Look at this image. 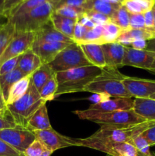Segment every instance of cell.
<instances>
[{
    "mask_svg": "<svg viewBox=\"0 0 155 156\" xmlns=\"http://www.w3.org/2000/svg\"><path fill=\"white\" fill-rule=\"evenodd\" d=\"M106 1L109 2V3L115 5H122L124 0H106Z\"/></svg>",
    "mask_w": 155,
    "mask_h": 156,
    "instance_id": "obj_54",
    "label": "cell"
},
{
    "mask_svg": "<svg viewBox=\"0 0 155 156\" xmlns=\"http://www.w3.org/2000/svg\"><path fill=\"white\" fill-rule=\"evenodd\" d=\"M155 0H124L122 5L129 14H144L151 10Z\"/></svg>",
    "mask_w": 155,
    "mask_h": 156,
    "instance_id": "obj_28",
    "label": "cell"
},
{
    "mask_svg": "<svg viewBox=\"0 0 155 156\" xmlns=\"http://www.w3.org/2000/svg\"><path fill=\"white\" fill-rule=\"evenodd\" d=\"M122 82L132 98H148L155 94V80L126 76Z\"/></svg>",
    "mask_w": 155,
    "mask_h": 156,
    "instance_id": "obj_12",
    "label": "cell"
},
{
    "mask_svg": "<svg viewBox=\"0 0 155 156\" xmlns=\"http://www.w3.org/2000/svg\"><path fill=\"white\" fill-rule=\"evenodd\" d=\"M0 156H24L0 139Z\"/></svg>",
    "mask_w": 155,
    "mask_h": 156,
    "instance_id": "obj_42",
    "label": "cell"
},
{
    "mask_svg": "<svg viewBox=\"0 0 155 156\" xmlns=\"http://www.w3.org/2000/svg\"><path fill=\"white\" fill-rule=\"evenodd\" d=\"M36 140H39L46 149L54 152L58 149L75 146L74 140L56 132L53 128L44 130L33 131Z\"/></svg>",
    "mask_w": 155,
    "mask_h": 156,
    "instance_id": "obj_11",
    "label": "cell"
},
{
    "mask_svg": "<svg viewBox=\"0 0 155 156\" xmlns=\"http://www.w3.org/2000/svg\"><path fill=\"white\" fill-rule=\"evenodd\" d=\"M24 1H25V0H5L4 15L5 17V19L7 15H9L14 9H15L18 5H20Z\"/></svg>",
    "mask_w": 155,
    "mask_h": 156,
    "instance_id": "obj_44",
    "label": "cell"
},
{
    "mask_svg": "<svg viewBox=\"0 0 155 156\" xmlns=\"http://www.w3.org/2000/svg\"><path fill=\"white\" fill-rule=\"evenodd\" d=\"M153 53L147 50H135L131 47H125L123 66H132L148 70L153 62Z\"/></svg>",
    "mask_w": 155,
    "mask_h": 156,
    "instance_id": "obj_13",
    "label": "cell"
},
{
    "mask_svg": "<svg viewBox=\"0 0 155 156\" xmlns=\"http://www.w3.org/2000/svg\"><path fill=\"white\" fill-rule=\"evenodd\" d=\"M30 79H31V75L27 76L24 78L21 79L18 82H17L9 91V97H8L6 104L7 105H12L14 102L18 101L20 98L22 97L26 92L30 85Z\"/></svg>",
    "mask_w": 155,
    "mask_h": 156,
    "instance_id": "obj_26",
    "label": "cell"
},
{
    "mask_svg": "<svg viewBox=\"0 0 155 156\" xmlns=\"http://www.w3.org/2000/svg\"><path fill=\"white\" fill-rule=\"evenodd\" d=\"M19 56L12 58V59L3 62L0 66V76H3L5 74H7V73L13 71L14 69H15L17 68L18 60H19Z\"/></svg>",
    "mask_w": 155,
    "mask_h": 156,
    "instance_id": "obj_40",
    "label": "cell"
},
{
    "mask_svg": "<svg viewBox=\"0 0 155 156\" xmlns=\"http://www.w3.org/2000/svg\"><path fill=\"white\" fill-rule=\"evenodd\" d=\"M15 25L6 20L5 22L0 23V58L15 34Z\"/></svg>",
    "mask_w": 155,
    "mask_h": 156,
    "instance_id": "obj_27",
    "label": "cell"
},
{
    "mask_svg": "<svg viewBox=\"0 0 155 156\" xmlns=\"http://www.w3.org/2000/svg\"><path fill=\"white\" fill-rule=\"evenodd\" d=\"M152 10H153V28L148 29V30H150V31L153 34V35H154V38H155V9H153V8Z\"/></svg>",
    "mask_w": 155,
    "mask_h": 156,
    "instance_id": "obj_55",
    "label": "cell"
},
{
    "mask_svg": "<svg viewBox=\"0 0 155 156\" xmlns=\"http://www.w3.org/2000/svg\"><path fill=\"white\" fill-rule=\"evenodd\" d=\"M15 126H17V125L12 120H9V119L0 118V130L8 129V128H13Z\"/></svg>",
    "mask_w": 155,
    "mask_h": 156,
    "instance_id": "obj_50",
    "label": "cell"
},
{
    "mask_svg": "<svg viewBox=\"0 0 155 156\" xmlns=\"http://www.w3.org/2000/svg\"><path fill=\"white\" fill-rule=\"evenodd\" d=\"M121 5H115L109 3L106 0H88L83 9L85 12L87 11H94L103 14L110 18L119 9Z\"/></svg>",
    "mask_w": 155,
    "mask_h": 156,
    "instance_id": "obj_23",
    "label": "cell"
},
{
    "mask_svg": "<svg viewBox=\"0 0 155 156\" xmlns=\"http://www.w3.org/2000/svg\"><path fill=\"white\" fill-rule=\"evenodd\" d=\"M104 55L106 67L112 69L123 67L122 61L125 54V47L117 42L101 44Z\"/></svg>",
    "mask_w": 155,
    "mask_h": 156,
    "instance_id": "obj_16",
    "label": "cell"
},
{
    "mask_svg": "<svg viewBox=\"0 0 155 156\" xmlns=\"http://www.w3.org/2000/svg\"><path fill=\"white\" fill-rule=\"evenodd\" d=\"M69 44V43L33 42L31 46V50L39 56L42 64H49L54 59L59 52Z\"/></svg>",
    "mask_w": 155,
    "mask_h": 156,
    "instance_id": "obj_15",
    "label": "cell"
},
{
    "mask_svg": "<svg viewBox=\"0 0 155 156\" xmlns=\"http://www.w3.org/2000/svg\"><path fill=\"white\" fill-rule=\"evenodd\" d=\"M52 153H53V152H52L51 151L46 149V150L45 152L42 154V155H41V156H50L52 155Z\"/></svg>",
    "mask_w": 155,
    "mask_h": 156,
    "instance_id": "obj_56",
    "label": "cell"
},
{
    "mask_svg": "<svg viewBox=\"0 0 155 156\" xmlns=\"http://www.w3.org/2000/svg\"><path fill=\"white\" fill-rule=\"evenodd\" d=\"M41 65L42 62L39 56L30 48L19 56L17 68L27 76H30Z\"/></svg>",
    "mask_w": 155,
    "mask_h": 156,
    "instance_id": "obj_19",
    "label": "cell"
},
{
    "mask_svg": "<svg viewBox=\"0 0 155 156\" xmlns=\"http://www.w3.org/2000/svg\"><path fill=\"white\" fill-rule=\"evenodd\" d=\"M153 58H154V59H153V64H152L151 67H150V68L147 71L150 72V73H153V74L155 75V53H153Z\"/></svg>",
    "mask_w": 155,
    "mask_h": 156,
    "instance_id": "obj_53",
    "label": "cell"
},
{
    "mask_svg": "<svg viewBox=\"0 0 155 156\" xmlns=\"http://www.w3.org/2000/svg\"><path fill=\"white\" fill-rule=\"evenodd\" d=\"M85 13L95 25H105V24L111 22L110 18L103 14L94 12V11H87L85 12Z\"/></svg>",
    "mask_w": 155,
    "mask_h": 156,
    "instance_id": "obj_38",
    "label": "cell"
},
{
    "mask_svg": "<svg viewBox=\"0 0 155 156\" xmlns=\"http://www.w3.org/2000/svg\"><path fill=\"white\" fill-rule=\"evenodd\" d=\"M126 34L129 36V37L134 41V40L142 39L145 41H150V40L154 39V35L148 29H129L126 30Z\"/></svg>",
    "mask_w": 155,
    "mask_h": 156,
    "instance_id": "obj_36",
    "label": "cell"
},
{
    "mask_svg": "<svg viewBox=\"0 0 155 156\" xmlns=\"http://www.w3.org/2000/svg\"><path fill=\"white\" fill-rule=\"evenodd\" d=\"M26 128L31 132L51 129L52 126L49 119L46 103L43 104L33 114L31 118L29 120Z\"/></svg>",
    "mask_w": 155,
    "mask_h": 156,
    "instance_id": "obj_18",
    "label": "cell"
},
{
    "mask_svg": "<svg viewBox=\"0 0 155 156\" xmlns=\"http://www.w3.org/2000/svg\"><path fill=\"white\" fill-rule=\"evenodd\" d=\"M81 120H88L100 125V128H125L148 121L138 115L133 109L108 113H92L88 110L74 111Z\"/></svg>",
    "mask_w": 155,
    "mask_h": 156,
    "instance_id": "obj_3",
    "label": "cell"
},
{
    "mask_svg": "<svg viewBox=\"0 0 155 156\" xmlns=\"http://www.w3.org/2000/svg\"><path fill=\"white\" fill-rule=\"evenodd\" d=\"M88 0H57L55 3V10L62 6L83 8Z\"/></svg>",
    "mask_w": 155,
    "mask_h": 156,
    "instance_id": "obj_41",
    "label": "cell"
},
{
    "mask_svg": "<svg viewBox=\"0 0 155 156\" xmlns=\"http://www.w3.org/2000/svg\"><path fill=\"white\" fill-rule=\"evenodd\" d=\"M56 1L46 2L24 15L6 20L15 25L16 31L36 32L50 22Z\"/></svg>",
    "mask_w": 155,
    "mask_h": 156,
    "instance_id": "obj_5",
    "label": "cell"
},
{
    "mask_svg": "<svg viewBox=\"0 0 155 156\" xmlns=\"http://www.w3.org/2000/svg\"><path fill=\"white\" fill-rule=\"evenodd\" d=\"M56 74L48 64H42L31 74V82L38 91H41L46 83Z\"/></svg>",
    "mask_w": 155,
    "mask_h": 156,
    "instance_id": "obj_25",
    "label": "cell"
},
{
    "mask_svg": "<svg viewBox=\"0 0 155 156\" xmlns=\"http://www.w3.org/2000/svg\"><path fill=\"white\" fill-rule=\"evenodd\" d=\"M122 29L115 24L109 22L103 25V31L101 37V44L116 42L117 38L122 32Z\"/></svg>",
    "mask_w": 155,
    "mask_h": 156,
    "instance_id": "obj_32",
    "label": "cell"
},
{
    "mask_svg": "<svg viewBox=\"0 0 155 156\" xmlns=\"http://www.w3.org/2000/svg\"><path fill=\"white\" fill-rule=\"evenodd\" d=\"M50 21H51L53 27L56 30H59V32L63 34L64 35L67 36L68 37L73 40L74 26H75L76 23L78 22L77 20L65 18V17H63L62 15H59L53 12Z\"/></svg>",
    "mask_w": 155,
    "mask_h": 156,
    "instance_id": "obj_22",
    "label": "cell"
},
{
    "mask_svg": "<svg viewBox=\"0 0 155 156\" xmlns=\"http://www.w3.org/2000/svg\"><path fill=\"white\" fill-rule=\"evenodd\" d=\"M129 19H130V14L126 10L123 5H121L115 11V13L110 17L111 23L117 25L122 30L130 29Z\"/></svg>",
    "mask_w": 155,
    "mask_h": 156,
    "instance_id": "obj_30",
    "label": "cell"
},
{
    "mask_svg": "<svg viewBox=\"0 0 155 156\" xmlns=\"http://www.w3.org/2000/svg\"><path fill=\"white\" fill-rule=\"evenodd\" d=\"M0 118L10 119L9 118V111H8V105L6 104L5 100L2 93L1 88H0Z\"/></svg>",
    "mask_w": 155,
    "mask_h": 156,
    "instance_id": "obj_46",
    "label": "cell"
},
{
    "mask_svg": "<svg viewBox=\"0 0 155 156\" xmlns=\"http://www.w3.org/2000/svg\"><path fill=\"white\" fill-rule=\"evenodd\" d=\"M152 9L144 13V24H145V28L147 29H151L153 27V14Z\"/></svg>",
    "mask_w": 155,
    "mask_h": 156,
    "instance_id": "obj_47",
    "label": "cell"
},
{
    "mask_svg": "<svg viewBox=\"0 0 155 156\" xmlns=\"http://www.w3.org/2000/svg\"><path fill=\"white\" fill-rule=\"evenodd\" d=\"M57 80L56 74L44 85L41 91H40V95L43 101H51L56 98V94L57 91Z\"/></svg>",
    "mask_w": 155,
    "mask_h": 156,
    "instance_id": "obj_31",
    "label": "cell"
},
{
    "mask_svg": "<svg viewBox=\"0 0 155 156\" xmlns=\"http://www.w3.org/2000/svg\"><path fill=\"white\" fill-rule=\"evenodd\" d=\"M80 45V44H79ZM82 50L85 56L91 65L103 69L106 67L104 55L100 44H81Z\"/></svg>",
    "mask_w": 155,
    "mask_h": 156,
    "instance_id": "obj_20",
    "label": "cell"
},
{
    "mask_svg": "<svg viewBox=\"0 0 155 156\" xmlns=\"http://www.w3.org/2000/svg\"></svg>",
    "mask_w": 155,
    "mask_h": 156,
    "instance_id": "obj_59",
    "label": "cell"
},
{
    "mask_svg": "<svg viewBox=\"0 0 155 156\" xmlns=\"http://www.w3.org/2000/svg\"><path fill=\"white\" fill-rule=\"evenodd\" d=\"M133 110L148 121H155V100L151 98H135Z\"/></svg>",
    "mask_w": 155,
    "mask_h": 156,
    "instance_id": "obj_21",
    "label": "cell"
},
{
    "mask_svg": "<svg viewBox=\"0 0 155 156\" xmlns=\"http://www.w3.org/2000/svg\"><path fill=\"white\" fill-rule=\"evenodd\" d=\"M126 76L117 69L105 67L97 77L84 88V91L113 98H132L123 85Z\"/></svg>",
    "mask_w": 155,
    "mask_h": 156,
    "instance_id": "obj_1",
    "label": "cell"
},
{
    "mask_svg": "<svg viewBox=\"0 0 155 156\" xmlns=\"http://www.w3.org/2000/svg\"><path fill=\"white\" fill-rule=\"evenodd\" d=\"M73 140L75 146H83L95 149L109 156H138V151L132 143L100 141L90 136Z\"/></svg>",
    "mask_w": 155,
    "mask_h": 156,
    "instance_id": "obj_8",
    "label": "cell"
},
{
    "mask_svg": "<svg viewBox=\"0 0 155 156\" xmlns=\"http://www.w3.org/2000/svg\"><path fill=\"white\" fill-rule=\"evenodd\" d=\"M102 71L99 67L91 66L72 69L56 73L57 91L56 98L64 94L84 91V88Z\"/></svg>",
    "mask_w": 155,
    "mask_h": 156,
    "instance_id": "obj_2",
    "label": "cell"
},
{
    "mask_svg": "<svg viewBox=\"0 0 155 156\" xmlns=\"http://www.w3.org/2000/svg\"><path fill=\"white\" fill-rule=\"evenodd\" d=\"M149 98H151V99H153V100H155V94H153V95L150 96V97Z\"/></svg>",
    "mask_w": 155,
    "mask_h": 156,
    "instance_id": "obj_57",
    "label": "cell"
},
{
    "mask_svg": "<svg viewBox=\"0 0 155 156\" xmlns=\"http://www.w3.org/2000/svg\"><path fill=\"white\" fill-rule=\"evenodd\" d=\"M0 139L14 149L23 154L27 148L36 140V137L33 133L27 128L17 126L13 128L1 129Z\"/></svg>",
    "mask_w": 155,
    "mask_h": 156,
    "instance_id": "obj_9",
    "label": "cell"
},
{
    "mask_svg": "<svg viewBox=\"0 0 155 156\" xmlns=\"http://www.w3.org/2000/svg\"><path fill=\"white\" fill-rule=\"evenodd\" d=\"M141 135L147 140L150 147L155 146V124L144 131Z\"/></svg>",
    "mask_w": 155,
    "mask_h": 156,
    "instance_id": "obj_45",
    "label": "cell"
},
{
    "mask_svg": "<svg viewBox=\"0 0 155 156\" xmlns=\"http://www.w3.org/2000/svg\"><path fill=\"white\" fill-rule=\"evenodd\" d=\"M33 41L34 32H15L13 39L0 58V66L12 58L21 56L31 48Z\"/></svg>",
    "mask_w": 155,
    "mask_h": 156,
    "instance_id": "obj_10",
    "label": "cell"
},
{
    "mask_svg": "<svg viewBox=\"0 0 155 156\" xmlns=\"http://www.w3.org/2000/svg\"><path fill=\"white\" fill-rule=\"evenodd\" d=\"M132 98H114L103 101L96 102L90 105L88 111L92 113H108L116 111H128L133 109Z\"/></svg>",
    "mask_w": 155,
    "mask_h": 156,
    "instance_id": "obj_14",
    "label": "cell"
},
{
    "mask_svg": "<svg viewBox=\"0 0 155 156\" xmlns=\"http://www.w3.org/2000/svg\"><path fill=\"white\" fill-rule=\"evenodd\" d=\"M78 22L80 23L81 24H82V25H84V27H86L88 29H92L96 26L95 24H94V22L90 19V18L87 15V14L85 13V12L78 18Z\"/></svg>",
    "mask_w": 155,
    "mask_h": 156,
    "instance_id": "obj_48",
    "label": "cell"
},
{
    "mask_svg": "<svg viewBox=\"0 0 155 156\" xmlns=\"http://www.w3.org/2000/svg\"><path fill=\"white\" fill-rule=\"evenodd\" d=\"M154 124L155 121H145L125 128H100L90 137L100 141L131 143L135 137Z\"/></svg>",
    "mask_w": 155,
    "mask_h": 156,
    "instance_id": "obj_7",
    "label": "cell"
},
{
    "mask_svg": "<svg viewBox=\"0 0 155 156\" xmlns=\"http://www.w3.org/2000/svg\"><path fill=\"white\" fill-rule=\"evenodd\" d=\"M55 13L59 15L71 18V19L78 20V18L85 12L83 8L71 7V6H62L54 11Z\"/></svg>",
    "mask_w": 155,
    "mask_h": 156,
    "instance_id": "obj_35",
    "label": "cell"
},
{
    "mask_svg": "<svg viewBox=\"0 0 155 156\" xmlns=\"http://www.w3.org/2000/svg\"><path fill=\"white\" fill-rule=\"evenodd\" d=\"M4 3L5 0H0V23H2L3 18H5L4 15Z\"/></svg>",
    "mask_w": 155,
    "mask_h": 156,
    "instance_id": "obj_52",
    "label": "cell"
},
{
    "mask_svg": "<svg viewBox=\"0 0 155 156\" xmlns=\"http://www.w3.org/2000/svg\"><path fill=\"white\" fill-rule=\"evenodd\" d=\"M46 150L45 146L37 140H35L23 153L24 156H41Z\"/></svg>",
    "mask_w": 155,
    "mask_h": 156,
    "instance_id": "obj_37",
    "label": "cell"
},
{
    "mask_svg": "<svg viewBox=\"0 0 155 156\" xmlns=\"http://www.w3.org/2000/svg\"><path fill=\"white\" fill-rule=\"evenodd\" d=\"M131 143L138 151V156H155L154 154L151 153L150 151V146L148 142L141 134L135 137Z\"/></svg>",
    "mask_w": 155,
    "mask_h": 156,
    "instance_id": "obj_34",
    "label": "cell"
},
{
    "mask_svg": "<svg viewBox=\"0 0 155 156\" xmlns=\"http://www.w3.org/2000/svg\"><path fill=\"white\" fill-rule=\"evenodd\" d=\"M56 0H25L21 4L18 5L15 9H14L6 17V19L12 17H17L19 15H24L39 6L42 5L43 4L48 2H54Z\"/></svg>",
    "mask_w": 155,
    "mask_h": 156,
    "instance_id": "obj_29",
    "label": "cell"
},
{
    "mask_svg": "<svg viewBox=\"0 0 155 156\" xmlns=\"http://www.w3.org/2000/svg\"><path fill=\"white\" fill-rule=\"evenodd\" d=\"M153 9H155V3H154V5H153Z\"/></svg>",
    "mask_w": 155,
    "mask_h": 156,
    "instance_id": "obj_58",
    "label": "cell"
},
{
    "mask_svg": "<svg viewBox=\"0 0 155 156\" xmlns=\"http://www.w3.org/2000/svg\"><path fill=\"white\" fill-rule=\"evenodd\" d=\"M129 27L130 29L145 28L144 14H130Z\"/></svg>",
    "mask_w": 155,
    "mask_h": 156,
    "instance_id": "obj_39",
    "label": "cell"
},
{
    "mask_svg": "<svg viewBox=\"0 0 155 156\" xmlns=\"http://www.w3.org/2000/svg\"><path fill=\"white\" fill-rule=\"evenodd\" d=\"M25 76H27V75L24 74L18 68H16L13 71L10 72L7 74L0 76V88H1L2 93V95L5 101H7L9 91H10L12 87L17 82L21 80Z\"/></svg>",
    "mask_w": 155,
    "mask_h": 156,
    "instance_id": "obj_24",
    "label": "cell"
},
{
    "mask_svg": "<svg viewBox=\"0 0 155 156\" xmlns=\"http://www.w3.org/2000/svg\"><path fill=\"white\" fill-rule=\"evenodd\" d=\"M89 29L87 28L86 27H84L82 24H81L80 23H76L75 26H74V36H73V41H74V42L78 43L79 41H81L82 38L84 37V36L85 34L87 33V31Z\"/></svg>",
    "mask_w": 155,
    "mask_h": 156,
    "instance_id": "obj_43",
    "label": "cell"
},
{
    "mask_svg": "<svg viewBox=\"0 0 155 156\" xmlns=\"http://www.w3.org/2000/svg\"><path fill=\"white\" fill-rule=\"evenodd\" d=\"M48 65L56 73L79 67L92 66L85 56L81 46L75 42L70 44L59 52Z\"/></svg>",
    "mask_w": 155,
    "mask_h": 156,
    "instance_id": "obj_6",
    "label": "cell"
},
{
    "mask_svg": "<svg viewBox=\"0 0 155 156\" xmlns=\"http://www.w3.org/2000/svg\"><path fill=\"white\" fill-rule=\"evenodd\" d=\"M103 31V25H96L94 28L89 29L84 37L77 44H97L101 45V37Z\"/></svg>",
    "mask_w": 155,
    "mask_h": 156,
    "instance_id": "obj_33",
    "label": "cell"
},
{
    "mask_svg": "<svg viewBox=\"0 0 155 156\" xmlns=\"http://www.w3.org/2000/svg\"><path fill=\"white\" fill-rule=\"evenodd\" d=\"M146 50L155 53V38L147 41V46Z\"/></svg>",
    "mask_w": 155,
    "mask_h": 156,
    "instance_id": "obj_51",
    "label": "cell"
},
{
    "mask_svg": "<svg viewBox=\"0 0 155 156\" xmlns=\"http://www.w3.org/2000/svg\"><path fill=\"white\" fill-rule=\"evenodd\" d=\"M39 91L33 85L30 79L27 92L18 101L8 105L9 117L17 126L26 128L29 120L43 104Z\"/></svg>",
    "mask_w": 155,
    "mask_h": 156,
    "instance_id": "obj_4",
    "label": "cell"
},
{
    "mask_svg": "<svg viewBox=\"0 0 155 156\" xmlns=\"http://www.w3.org/2000/svg\"><path fill=\"white\" fill-rule=\"evenodd\" d=\"M36 43H74L72 39L64 35L50 23L34 32V41Z\"/></svg>",
    "mask_w": 155,
    "mask_h": 156,
    "instance_id": "obj_17",
    "label": "cell"
},
{
    "mask_svg": "<svg viewBox=\"0 0 155 156\" xmlns=\"http://www.w3.org/2000/svg\"><path fill=\"white\" fill-rule=\"evenodd\" d=\"M147 46V41L142 39H138V40H134L132 41V44H131V47L135 50H146Z\"/></svg>",
    "mask_w": 155,
    "mask_h": 156,
    "instance_id": "obj_49",
    "label": "cell"
}]
</instances>
